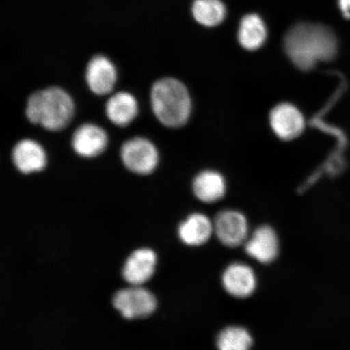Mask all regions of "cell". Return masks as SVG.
<instances>
[{"mask_svg":"<svg viewBox=\"0 0 350 350\" xmlns=\"http://www.w3.org/2000/svg\"><path fill=\"white\" fill-rule=\"evenodd\" d=\"M108 137L100 126L83 124L73 134L72 144L78 155L85 157H97L103 153L107 146Z\"/></svg>","mask_w":350,"mask_h":350,"instance_id":"8fae6325","label":"cell"},{"mask_svg":"<svg viewBox=\"0 0 350 350\" xmlns=\"http://www.w3.org/2000/svg\"><path fill=\"white\" fill-rule=\"evenodd\" d=\"M194 195L201 202H218L226 193V183L220 173L214 170H204L197 174L192 185Z\"/></svg>","mask_w":350,"mask_h":350,"instance_id":"9a60e30c","label":"cell"},{"mask_svg":"<svg viewBox=\"0 0 350 350\" xmlns=\"http://www.w3.org/2000/svg\"><path fill=\"white\" fill-rule=\"evenodd\" d=\"M191 11L195 20L207 27L220 25L226 16V8L221 0H194Z\"/></svg>","mask_w":350,"mask_h":350,"instance_id":"ac0fdd59","label":"cell"},{"mask_svg":"<svg viewBox=\"0 0 350 350\" xmlns=\"http://www.w3.org/2000/svg\"><path fill=\"white\" fill-rule=\"evenodd\" d=\"M214 235L213 220L204 213H195L178 227V236L189 247H201Z\"/></svg>","mask_w":350,"mask_h":350,"instance_id":"7c38bea8","label":"cell"},{"mask_svg":"<svg viewBox=\"0 0 350 350\" xmlns=\"http://www.w3.org/2000/svg\"><path fill=\"white\" fill-rule=\"evenodd\" d=\"M151 103L157 119L168 128H179L189 119L190 95L176 79L164 78L155 82L151 90Z\"/></svg>","mask_w":350,"mask_h":350,"instance_id":"3957f363","label":"cell"},{"mask_svg":"<svg viewBox=\"0 0 350 350\" xmlns=\"http://www.w3.org/2000/svg\"><path fill=\"white\" fill-rule=\"evenodd\" d=\"M214 235L226 247L243 246L250 235L247 218L234 209L219 212L213 220Z\"/></svg>","mask_w":350,"mask_h":350,"instance_id":"277c9868","label":"cell"},{"mask_svg":"<svg viewBox=\"0 0 350 350\" xmlns=\"http://www.w3.org/2000/svg\"><path fill=\"white\" fill-rule=\"evenodd\" d=\"M223 288L235 299H247L255 293L257 277L252 267L234 262L226 267L221 275Z\"/></svg>","mask_w":350,"mask_h":350,"instance_id":"ba28073f","label":"cell"},{"mask_svg":"<svg viewBox=\"0 0 350 350\" xmlns=\"http://www.w3.org/2000/svg\"><path fill=\"white\" fill-rule=\"evenodd\" d=\"M12 161L17 170L23 174L40 172L46 164L44 148L33 139H22L13 148Z\"/></svg>","mask_w":350,"mask_h":350,"instance_id":"4fadbf2b","label":"cell"},{"mask_svg":"<svg viewBox=\"0 0 350 350\" xmlns=\"http://www.w3.org/2000/svg\"><path fill=\"white\" fill-rule=\"evenodd\" d=\"M270 124L278 137L284 141L299 137L305 126L304 116L299 109L288 103L278 105L273 109Z\"/></svg>","mask_w":350,"mask_h":350,"instance_id":"9c48e42d","label":"cell"},{"mask_svg":"<svg viewBox=\"0 0 350 350\" xmlns=\"http://www.w3.org/2000/svg\"><path fill=\"white\" fill-rule=\"evenodd\" d=\"M106 113L113 124L120 126L129 125L137 116V100L129 93L120 92L107 100Z\"/></svg>","mask_w":350,"mask_h":350,"instance_id":"2e32d148","label":"cell"},{"mask_svg":"<svg viewBox=\"0 0 350 350\" xmlns=\"http://www.w3.org/2000/svg\"><path fill=\"white\" fill-rule=\"evenodd\" d=\"M156 266L155 253L150 249H139L126 260L122 275L133 286H139L151 278Z\"/></svg>","mask_w":350,"mask_h":350,"instance_id":"5bb4252c","label":"cell"},{"mask_svg":"<svg viewBox=\"0 0 350 350\" xmlns=\"http://www.w3.org/2000/svg\"><path fill=\"white\" fill-rule=\"evenodd\" d=\"M74 109L73 100L67 92L51 87L30 96L25 113L33 124L50 131H60L71 122Z\"/></svg>","mask_w":350,"mask_h":350,"instance_id":"7a4b0ae2","label":"cell"},{"mask_svg":"<svg viewBox=\"0 0 350 350\" xmlns=\"http://www.w3.org/2000/svg\"><path fill=\"white\" fill-rule=\"evenodd\" d=\"M216 345L221 350H247L252 347L253 338L246 328L230 326L219 332Z\"/></svg>","mask_w":350,"mask_h":350,"instance_id":"d6986e66","label":"cell"},{"mask_svg":"<svg viewBox=\"0 0 350 350\" xmlns=\"http://www.w3.org/2000/svg\"><path fill=\"white\" fill-rule=\"evenodd\" d=\"M113 305L122 317L131 319L150 316L156 309V299L150 292L135 287L117 292L113 297Z\"/></svg>","mask_w":350,"mask_h":350,"instance_id":"8992f818","label":"cell"},{"mask_svg":"<svg viewBox=\"0 0 350 350\" xmlns=\"http://www.w3.org/2000/svg\"><path fill=\"white\" fill-rule=\"evenodd\" d=\"M243 247L252 259L262 265H269L277 260L280 252V241L273 227L264 225L257 227L249 235Z\"/></svg>","mask_w":350,"mask_h":350,"instance_id":"52a82bcc","label":"cell"},{"mask_svg":"<svg viewBox=\"0 0 350 350\" xmlns=\"http://www.w3.org/2000/svg\"><path fill=\"white\" fill-rule=\"evenodd\" d=\"M339 7L345 18H350V0H339Z\"/></svg>","mask_w":350,"mask_h":350,"instance_id":"ffe728a7","label":"cell"},{"mask_svg":"<svg viewBox=\"0 0 350 350\" xmlns=\"http://www.w3.org/2000/svg\"><path fill=\"white\" fill-rule=\"evenodd\" d=\"M284 46L293 63L304 71L312 69L318 62L334 59L338 52V40L332 29L308 22L288 30Z\"/></svg>","mask_w":350,"mask_h":350,"instance_id":"6da1fadb","label":"cell"},{"mask_svg":"<svg viewBox=\"0 0 350 350\" xmlns=\"http://www.w3.org/2000/svg\"><path fill=\"white\" fill-rule=\"evenodd\" d=\"M267 38V29L264 21L257 14L245 16L240 22L239 40L245 49H259Z\"/></svg>","mask_w":350,"mask_h":350,"instance_id":"e0dca14e","label":"cell"},{"mask_svg":"<svg viewBox=\"0 0 350 350\" xmlns=\"http://www.w3.org/2000/svg\"><path fill=\"white\" fill-rule=\"evenodd\" d=\"M86 81L93 93L107 95L113 90L117 80V72L111 60L103 55L92 58L86 68Z\"/></svg>","mask_w":350,"mask_h":350,"instance_id":"30bf717a","label":"cell"},{"mask_svg":"<svg viewBox=\"0 0 350 350\" xmlns=\"http://www.w3.org/2000/svg\"><path fill=\"white\" fill-rule=\"evenodd\" d=\"M121 159L131 172L148 174L156 169L159 163V152L148 139L135 137L122 144Z\"/></svg>","mask_w":350,"mask_h":350,"instance_id":"5b68a950","label":"cell"}]
</instances>
